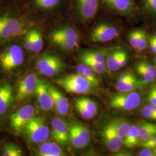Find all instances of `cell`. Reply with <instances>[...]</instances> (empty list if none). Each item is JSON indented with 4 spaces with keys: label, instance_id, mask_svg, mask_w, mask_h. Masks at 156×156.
<instances>
[{
    "label": "cell",
    "instance_id": "obj_1",
    "mask_svg": "<svg viewBox=\"0 0 156 156\" xmlns=\"http://www.w3.org/2000/svg\"><path fill=\"white\" fill-rule=\"evenodd\" d=\"M38 21L21 5L0 6V45L20 38Z\"/></svg>",
    "mask_w": 156,
    "mask_h": 156
},
{
    "label": "cell",
    "instance_id": "obj_2",
    "mask_svg": "<svg viewBox=\"0 0 156 156\" xmlns=\"http://www.w3.org/2000/svg\"><path fill=\"white\" fill-rule=\"evenodd\" d=\"M62 15L52 19L54 24L47 33L49 44L64 53H71L79 47L80 34L73 24L62 19Z\"/></svg>",
    "mask_w": 156,
    "mask_h": 156
},
{
    "label": "cell",
    "instance_id": "obj_3",
    "mask_svg": "<svg viewBox=\"0 0 156 156\" xmlns=\"http://www.w3.org/2000/svg\"><path fill=\"white\" fill-rule=\"evenodd\" d=\"M68 0H24L22 6L39 20H49L63 15Z\"/></svg>",
    "mask_w": 156,
    "mask_h": 156
},
{
    "label": "cell",
    "instance_id": "obj_4",
    "mask_svg": "<svg viewBox=\"0 0 156 156\" xmlns=\"http://www.w3.org/2000/svg\"><path fill=\"white\" fill-rule=\"evenodd\" d=\"M26 51L19 39H15L0 45V68L7 73L19 70L26 61Z\"/></svg>",
    "mask_w": 156,
    "mask_h": 156
},
{
    "label": "cell",
    "instance_id": "obj_5",
    "mask_svg": "<svg viewBox=\"0 0 156 156\" xmlns=\"http://www.w3.org/2000/svg\"><path fill=\"white\" fill-rule=\"evenodd\" d=\"M100 0H68L65 13L75 20L86 23L96 16Z\"/></svg>",
    "mask_w": 156,
    "mask_h": 156
},
{
    "label": "cell",
    "instance_id": "obj_6",
    "mask_svg": "<svg viewBox=\"0 0 156 156\" xmlns=\"http://www.w3.org/2000/svg\"><path fill=\"white\" fill-rule=\"evenodd\" d=\"M45 20L35 23L19 38L26 51L30 55L40 53L44 47V31Z\"/></svg>",
    "mask_w": 156,
    "mask_h": 156
},
{
    "label": "cell",
    "instance_id": "obj_7",
    "mask_svg": "<svg viewBox=\"0 0 156 156\" xmlns=\"http://www.w3.org/2000/svg\"><path fill=\"white\" fill-rule=\"evenodd\" d=\"M35 68L38 72L47 77H53L61 73L65 64L60 56L52 53H44L37 57Z\"/></svg>",
    "mask_w": 156,
    "mask_h": 156
},
{
    "label": "cell",
    "instance_id": "obj_8",
    "mask_svg": "<svg viewBox=\"0 0 156 156\" xmlns=\"http://www.w3.org/2000/svg\"><path fill=\"white\" fill-rule=\"evenodd\" d=\"M55 82L68 93L75 94H85L92 92L93 86L82 75L71 73L58 78Z\"/></svg>",
    "mask_w": 156,
    "mask_h": 156
},
{
    "label": "cell",
    "instance_id": "obj_9",
    "mask_svg": "<svg viewBox=\"0 0 156 156\" xmlns=\"http://www.w3.org/2000/svg\"><path fill=\"white\" fill-rule=\"evenodd\" d=\"M25 137L31 144H41L49 138L50 129L42 117L35 116L23 129Z\"/></svg>",
    "mask_w": 156,
    "mask_h": 156
},
{
    "label": "cell",
    "instance_id": "obj_10",
    "mask_svg": "<svg viewBox=\"0 0 156 156\" xmlns=\"http://www.w3.org/2000/svg\"><path fill=\"white\" fill-rule=\"evenodd\" d=\"M100 3L107 11L127 19H131L136 14L135 0H100Z\"/></svg>",
    "mask_w": 156,
    "mask_h": 156
},
{
    "label": "cell",
    "instance_id": "obj_11",
    "mask_svg": "<svg viewBox=\"0 0 156 156\" xmlns=\"http://www.w3.org/2000/svg\"><path fill=\"white\" fill-rule=\"evenodd\" d=\"M140 102L141 96L137 92H119L112 95L109 105L113 109L131 111L139 106Z\"/></svg>",
    "mask_w": 156,
    "mask_h": 156
},
{
    "label": "cell",
    "instance_id": "obj_12",
    "mask_svg": "<svg viewBox=\"0 0 156 156\" xmlns=\"http://www.w3.org/2000/svg\"><path fill=\"white\" fill-rule=\"evenodd\" d=\"M35 116V106L32 104H26L20 107L10 116V127L13 132L19 133Z\"/></svg>",
    "mask_w": 156,
    "mask_h": 156
},
{
    "label": "cell",
    "instance_id": "obj_13",
    "mask_svg": "<svg viewBox=\"0 0 156 156\" xmlns=\"http://www.w3.org/2000/svg\"><path fill=\"white\" fill-rule=\"evenodd\" d=\"M119 35V31L116 26L110 23L101 22L91 31L89 39L94 43H105L116 39Z\"/></svg>",
    "mask_w": 156,
    "mask_h": 156
},
{
    "label": "cell",
    "instance_id": "obj_14",
    "mask_svg": "<svg viewBox=\"0 0 156 156\" xmlns=\"http://www.w3.org/2000/svg\"><path fill=\"white\" fill-rule=\"evenodd\" d=\"M38 80L39 78L35 73H28L23 76L17 84L15 100L18 102H23L35 94Z\"/></svg>",
    "mask_w": 156,
    "mask_h": 156
},
{
    "label": "cell",
    "instance_id": "obj_15",
    "mask_svg": "<svg viewBox=\"0 0 156 156\" xmlns=\"http://www.w3.org/2000/svg\"><path fill=\"white\" fill-rule=\"evenodd\" d=\"M39 107L44 111H49L54 107V102L50 93L49 84L44 79H39L35 92Z\"/></svg>",
    "mask_w": 156,
    "mask_h": 156
},
{
    "label": "cell",
    "instance_id": "obj_16",
    "mask_svg": "<svg viewBox=\"0 0 156 156\" xmlns=\"http://www.w3.org/2000/svg\"><path fill=\"white\" fill-rule=\"evenodd\" d=\"M51 135L56 142L67 146L69 141L68 124L60 117H54L51 121Z\"/></svg>",
    "mask_w": 156,
    "mask_h": 156
},
{
    "label": "cell",
    "instance_id": "obj_17",
    "mask_svg": "<svg viewBox=\"0 0 156 156\" xmlns=\"http://www.w3.org/2000/svg\"><path fill=\"white\" fill-rule=\"evenodd\" d=\"M15 99L14 89L8 82H0V116H4L9 111Z\"/></svg>",
    "mask_w": 156,
    "mask_h": 156
},
{
    "label": "cell",
    "instance_id": "obj_18",
    "mask_svg": "<svg viewBox=\"0 0 156 156\" xmlns=\"http://www.w3.org/2000/svg\"><path fill=\"white\" fill-rule=\"evenodd\" d=\"M102 136L106 147L111 152L116 153L120 151L123 145V139L117 135L110 123L104 128Z\"/></svg>",
    "mask_w": 156,
    "mask_h": 156
},
{
    "label": "cell",
    "instance_id": "obj_19",
    "mask_svg": "<svg viewBox=\"0 0 156 156\" xmlns=\"http://www.w3.org/2000/svg\"><path fill=\"white\" fill-rule=\"evenodd\" d=\"M49 88L53 99L54 107L56 112L60 116H67L69 111V104L67 97L56 87L50 84H49Z\"/></svg>",
    "mask_w": 156,
    "mask_h": 156
},
{
    "label": "cell",
    "instance_id": "obj_20",
    "mask_svg": "<svg viewBox=\"0 0 156 156\" xmlns=\"http://www.w3.org/2000/svg\"><path fill=\"white\" fill-rule=\"evenodd\" d=\"M35 154L38 156H62L66 154L57 143L46 142L41 144L35 150Z\"/></svg>",
    "mask_w": 156,
    "mask_h": 156
},
{
    "label": "cell",
    "instance_id": "obj_21",
    "mask_svg": "<svg viewBox=\"0 0 156 156\" xmlns=\"http://www.w3.org/2000/svg\"><path fill=\"white\" fill-rule=\"evenodd\" d=\"M76 72L88 80L94 87L100 86V82L96 73L86 64L82 62L79 64L76 67Z\"/></svg>",
    "mask_w": 156,
    "mask_h": 156
},
{
    "label": "cell",
    "instance_id": "obj_22",
    "mask_svg": "<svg viewBox=\"0 0 156 156\" xmlns=\"http://www.w3.org/2000/svg\"><path fill=\"white\" fill-rule=\"evenodd\" d=\"M113 49H105L101 50L84 51L79 56V58H89L98 62H105L108 54Z\"/></svg>",
    "mask_w": 156,
    "mask_h": 156
},
{
    "label": "cell",
    "instance_id": "obj_23",
    "mask_svg": "<svg viewBox=\"0 0 156 156\" xmlns=\"http://www.w3.org/2000/svg\"><path fill=\"white\" fill-rule=\"evenodd\" d=\"M140 128L135 125H131L126 136L123 140V145L127 148H133L140 143Z\"/></svg>",
    "mask_w": 156,
    "mask_h": 156
},
{
    "label": "cell",
    "instance_id": "obj_24",
    "mask_svg": "<svg viewBox=\"0 0 156 156\" xmlns=\"http://www.w3.org/2000/svg\"><path fill=\"white\" fill-rule=\"evenodd\" d=\"M122 50V49H113L108 54L105 62L107 68L110 71L115 72L120 69L119 60Z\"/></svg>",
    "mask_w": 156,
    "mask_h": 156
},
{
    "label": "cell",
    "instance_id": "obj_25",
    "mask_svg": "<svg viewBox=\"0 0 156 156\" xmlns=\"http://www.w3.org/2000/svg\"><path fill=\"white\" fill-rule=\"evenodd\" d=\"M112 127L117 135L123 140L126 136L131 128V126L124 119H115L110 122Z\"/></svg>",
    "mask_w": 156,
    "mask_h": 156
},
{
    "label": "cell",
    "instance_id": "obj_26",
    "mask_svg": "<svg viewBox=\"0 0 156 156\" xmlns=\"http://www.w3.org/2000/svg\"><path fill=\"white\" fill-rule=\"evenodd\" d=\"M140 142L144 143L156 135V124L151 123H143L140 128Z\"/></svg>",
    "mask_w": 156,
    "mask_h": 156
},
{
    "label": "cell",
    "instance_id": "obj_27",
    "mask_svg": "<svg viewBox=\"0 0 156 156\" xmlns=\"http://www.w3.org/2000/svg\"><path fill=\"white\" fill-rule=\"evenodd\" d=\"M144 84L137 79L131 81H124L118 79L116 82L115 87L119 92H129L138 87H140Z\"/></svg>",
    "mask_w": 156,
    "mask_h": 156
},
{
    "label": "cell",
    "instance_id": "obj_28",
    "mask_svg": "<svg viewBox=\"0 0 156 156\" xmlns=\"http://www.w3.org/2000/svg\"><path fill=\"white\" fill-rule=\"evenodd\" d=\"M135 70L137 73L142 78L143 83H149L153 82L156 77L151 73L146 66H145V61H139L135 64Z\"/></svg>",
    "mask_w": 156,
    "mask_h": 156
},
{
    "label": "cell",
    "instance_id": "obj_29",
    "mask_svg": "<svg viewBox=\"0 0 156 156\" xmlns=\"http://www.w3.org/2000/svg\"><path fill=\"white\" fill-rule=\"evenodd\" d=\"M68 128L69 140L73 146L77 149H82L87 145L83 140L80 137L79 134L71 124H68Z\"/></svg>",
    "mask_w": 156,
    "mask_h": 156
},
{
    "label": "cell",
    "instance_id": "obj_30",
    "mask_svg": "<svg viewBox=\"0 0 156 156\" xmlns=\"http://www.w3.org/2000/svg\"><path fill=\"white\" fill-rule=\"evenodd\" d=\"M2 156H22V149L19 146L13 143H6L2 148Z\"/></svg>",
    "mask_w": 156,
    "mask_h": 156
},
{
    "label": "cell",
    "instance_id": "obj_31",
    "mask_svg": "<svg viewBox=\"0 0 156 156\" xmlns=\"http://www.w3.org/2000/svg\"><path fill=\"white\" fill-rule=\"evenodd\" d=\"M80 62L86 64L89 66L95 73H102L105 72L106 64L105 62H98L89 58H79Z\"/></svg>",
    "mask_w": 156,
    "mask_h": 156
},
{
    "label": "cell",
    "instance_id": "obj_32",
    "mask_svg": "<svg viewBox=\"0 0 156 156\" xmlns=\"http://www.w3.org/2000/svg\"><path fill=\"white\" fill-rule=\"evenodd\" d=\"M71 124L75 128L80 137L88 145L91 140V134L88 128L84 127L83 124L78 122H72Z\"/></svg>",
    "mask_w": 156,
    "mask_h": 156
},
{
    "label": "cell",
    "instance_id": "obj_33",
    "mask_svg": "<svg viewBox=\"0 0 156 156\" xmlns=\"http://www.w3.org/2000/svg\"><path fill=\"white\" fill-rule=\"evenodd\" d=\"M75 104H79L80 106H83L86 109L89 110L90 111L92 112L95 114L97 113L98 106H97V104L94 101L90 99L87 97H79L75 100Z\"/></svg>",
    "mask_w": 156,
    "mask_h": 156
},
{
    "label": "cell",
    "instance_id": "obj_34",
    "mask_svg": "<svg viewBox=\"0 0 156 156\" xmlns=\"http://www.w3.org/2000/svg\"><path fill=\"white\" fill-rule=\"evenodd\" d=\"M148 44V38L147 34L145 30L140 29V35L138 40L137 46L136 48V50L138 51H142L145 50Z\"/></svg>",
    "mask_w": 156,
    "mask_h": 156
},
{
    "label": "cell",
    "instance_id": "obj_35",
    "mask_svg": "<svg viewBox=\"0 0 156 156\" xmlns=\"http://www.w3.org/2000/svg\"><path fill=\"white\" fill-rule=\"evenodd\" d=\"M75 105L76 109L78 112V113L84 119H86V120L91 119L93 117H94L95 115H96L94 113L90 111L89 110L83 108V106H80L79 104H75Z\"/></svg>",
    "mask_w": 156,
    "mask_h": 156
},
{
    "label": "cell",
    "instance_id": "obj_36",
    "mask_svg": "<svg viewBox=\"0 0 156 156\" xmlns=\"http://www.w3.org/2000/svg\"><path fill=\"white\" fill-rule=\"evenodd\" d=\"M140 29H136L131 31L128 34V41L130 45L136 49L138 37L140 35Z\"/></svg>",
    "mask_w": 156,
    "mask_h": 156
},
{
    "label": "cell",
    "instance_id": "obj_37",
    "mask_svg": "<svg viewBox=\"0 0 156 156\" xmlns=\"http://www.w3.org/2000/svg\"><path fill=\"white\" fill-rule=\"evenodd\" d=\"M142 115L143 117L153 121H156V114L153 111L148 105L143 107L142 109Z\"/></svg>",
    "mask_w": 156,
    "mask_h": 156
},
{
    "label": "cell",
    "instance_id": "obj_38",
    "mask_svg": "<svg viewBox=\"0 0 156 156\" xmlns=\"http://www.w3.org/2000/svg\"><path fill=\"white\" fill-rule=\"evenodd\" d=\"M147 11L156 15V0H143Z\"/></svg>",
    "mask_w": 156,
    "mask_h": 156
},
{
    "label": "cell",
    "instance_id": "obj_39",
    "mask_svg": "<svg viewBox=\"0 0 156 156\" xmlns=\"http://www.w3.org/2000/svg\"><path fill=\"white\" fill-rule=\"evenodd\" d=\"M140 146L144 148H149L154 149L156 148V135L144 143H141Z\"/></svg>",
    "mask_w": 156,
    "mask_h": 156
},
{
    "label": "cell",
    "instance_id": "obj_40",
    "mask_svg": "<svg viewBox=\"0 0 156 156\" xmlns=\"http://www.w3.org/2000/svg\"><path fill=\"white\" fill-rule=\"evenodd\" d=\"M119 79H120L124 81H131V80H136L137 79L135 78V76L132 73L129 72H125V73H122L119 75Z\"/></svg>",
    "mask_w": 156,
    "mask_h": 156
},
{
    "label": "cell",
    "instance_id": "obj_41",
    "mask_svg": "<svg viewBox=\"0 0 156 156\" xmlns=\"http://www.w3.org/2000/svg\"><path fill=\"white\" fill-rule=\"evenodd\" d=\"M127 59H128V55H127V51L123 49L121 56L120 57V60H119V66L120 68L125 67L127 65Z\"/></svg>",
    "mask_w": 156,
    "mask_h": 156
},
{
    "label": "cell",
    "instance_id": "obj_42",
    "mask_svg": "<svg viewBox=\"0 0 156 156\" xmlns=\"http://www.w3.org/2000/svg\"><path fill=\"white\" fill-rule=\"evenodd\" d=\"M149 148H144V150L140 151L138 154L140 156H154L153 151Z\"/></svg>",
    "mask_w": 156,
    "mask_h": 156
},
{
    "label": "cell",
    "instance_id": "obj_43",
    "mask_svg": "<svg viewBox=\"0 0 156 156\" xmlns=\"http://www.w3.org/2000/svg\"><path fill=\"white\" fill-rule=\"evenodd\" d=\"M6 4H19L22 5L24 0H1Z\"/></svg>",
    "mask_w": 156,
    "mask_h": 156
},
{
    "label": "cell",
    "instance_id": "obj_44",
    "mask_svg": "<svg viewBox=\"0 0 156 156\" xmlns=\"http://www.w3.org/2000/svg\"><path fill=\"white\" fill-rule=\"evenodd\" d=\"M150 46L151 50L156 53V42L152 37H151L150 39Z\"/></svg>",
    "mask_w": 156,
    "mask_h": 156
},
{
    "label": "cell",
    "instance_id": "obj_45",
    "mask_svg": "<svg viewBox=\"0 0 156 156\" xmlns=\"http://www.w3.org/2000/svg\"><path fill=\"white\" fill-rule=\"evenodd\" d=\"M151 89L153 91V92H154V93L156 95V85H154L152 87H151Z\"/></svg>",
    "mask_w": 156,
    "mask_h": 156
},
{
    "label": "cell",
    "instance_id": "obj_46",
    "mask_svg": "<svg viewBox=\"0 0 156 156\" xmlns=\"http://www.w3.org/2000/svg\"><path fill=\"white\" fill-rule=\"evenodd\" d=\"M6 4L5 3H4L1 0H0V6H2V5H5Z\"/></svg>",
    "mask_w": 156,
    "mask_h": 156
},
{
    "label": "cell",
    "instance_id": "obj_47",
    "mask_svg": "<svg viewBox=\"0 0 156 156\" xmlns=\"http://www.w3.org/2000/svg\"><path fill=\"white\" fill-rule=\"evenodd\" d=\"M151 37L153 38V39H154L155 41L156 42V35H152Z\"/></svg>",
    "mask_w": 156,
    "mask_h": 156
},
{
    "label": "cell",
    "instance_id": "obj_48",
    "mask_svg": "<svg viewBox=\"0 0 156 156\" xmlns=\"http://www.w3.org/2000/svg\"><path fill=\"white\" fill-rule=\"evenodd\" d=\"M153 153H154V156H156V149H153Z\"/></svg>",
    "mask_w": 156,
    "mask_h": 156
},
{
    "label": "cell",
    "instance_id": "obj_49",
    "mask_svg": "<svg viewBox=\"0 0 156 156\" xmlns=\"http://www.w3.org/2000/svg\"><path fill=\"white\" fill-rule=\"evenodd\" d=\"M155 63H156V58H155Z\"/></svg>",
    "mask_w": 156,
    "mask_h": 156
}]
</instances>
